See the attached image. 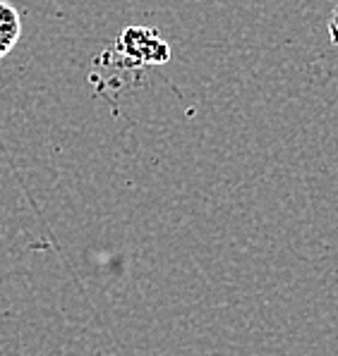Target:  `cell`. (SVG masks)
Instances as JSON below:
<instances>
[{"label": "cell", "mask_w": 338, "mask_h": 356, "mask_svg": "<svg viewBox=\"0 0 338 356\" xmlns=\"http://www.w3.org/2000/svg\"><path fill=\"white\" fill-rule=\"evenodd\" d=\"M22 36V17L13 3L0 0V60L17 46Z\"/></svg>", "instance_id": "cell-1"}]
</instances>
